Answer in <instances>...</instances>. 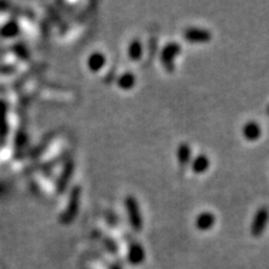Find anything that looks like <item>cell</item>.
Instances as JSON below:
<instances>
[{"mask_svg": "<svg viewBox=\"0 0 269 269\" xmlns=\"http://www.w3.org/2000/svg\"><path fill=\"white\" fill-rule=\"evenodd\" d=\"M106 65V56L100 52H94L88 57V68L92 72H98Z\"/></svg>", "mask_w": 269, "mask_h": 269, "instance_id": "obj_11", "label": "cell"}, {"mask_svg": "<svg viewBox=\"0 0 269 269\" xmlns=\"http://www.w3.org/2000/svg\"><path fill=\"white\" fill-rule=\"evenodd\" d=\"M210 165H211V161H210L209 156L200 154L195 156L194 158L191 160V169L194 174H203L209 170Z\"/></svg>", "mask_w": 269, "mask_h": 269, "instance_id": "obj_7", "label": "cell"}, {"mask_svg": "<svg viewBox=\"0 0 269 269\" xmlns=\"http://www.w3.org/2000/svg\"><path fill=\"white\" fill-rule=\"evenodd\" d=\"M145 258V251L143 247L139 244H132L129 247V252H128V259L132 265H138L141 263Z\"/></svg>", "mask_w": 269, "mask_h": 269, "instance_id": "obj_12", "label": "cell"}, {"mask_svg": "<svg viewBox=\"0 0 269 269\" xmlns=\"http://www.w3.org/2000/svg\"><path fill=\"white\" fill-rule=\"evenodd\" d=\"M117 84L122 90H130L136 85V77L130 72H126L120 75L117 81Z\"/></svg>", "mask_w": 269, "mask_h": 269, "instance_id": "obj_14", "label": "cell"}, {"mask_svg": "<svg viewBox=\"0 0 269 269\" xmlns=\"http://www.w3.org/2000/svg\"><path fill=\"white\" fill-rule=\"evenodd\" d=\"M176 157L181 167H186L191 164L192 160V148L188 144L182 143L176 149Z\"/></svg>", "mask_w": 269, "mask_h": 269, "instance_id": "obj_8", "label": "cell"}, {"mask_svg": "<svg viewBox=\"0 0 269 269\" xmlns=\"http://www.w3.org/2000/svg\"><path fill=\"white\" fill-rule=\"evenodd\" d=\"M184 40L186 42L200 44V43H209L212 40L211 31L203 28H187L184 31Z\"/></svg>", "mask_w": 269, "mask_h": 269, "instance_id": "obj_5", "label": "cell"}, {"mask_svg": "<svg viewBox=\"0 0 269 269\" xmlns=\"http://www.w3.org/2000/svg\"><path fill=\"white\" fill-rule=\"evenodd\" d=\"M73 172H74V163L73 160H69L66 161V164L64 165V169L62 174L60 176V179H58V183H57V190L60 193L65 191V188L69 184L70 179H71V176L73 175Z\"/></svg>", "mask_w": 269, "mask_h": 269, "instance_id": "obj_9", "label": "cell"}, {"mask_svg": "<svg viewBox=\"0 0 269 269\" xmlns=\"http://www.w3.org/2000/svg\"><path fill=\"white\" fill-rule=\"evenodd\" d=\"M80 197H81V188L79 186H74L69 197L68 208L65 210V212H64L61 217L62 224L71 223L73 220L77 218V214L79 212Z\"/></svg>", "mask_w": 269, "mask_h": 269, "instance_id": "obj_3", "label": "cell"}, {"mask_svg": "<svg viewBox=\"0 0 269 269\" xmlns=\"http://www.w3.org/2000/svg\"><path fill=\"white\" fill-rule=\"evenodd\" d=\"M268 112H269V109H268Z\"/></svg>", "mask_w": 269, "mask_h": 269, "instance_id": "obj_18", "label": "cell"}, {"mask_svg": "<svg viewBox=\"0 0 269 269\" xmlns=\"http://www.w3.org/2000/svg\"><path fill=\"white\" fill-rule=\"evenodd\" d=\"M6 106L3 102H0V133H3L2 136H5V133L7 131L6 126Z\"/></svg>", "mask_w": 269, "mask_h": 269, "instance_id": "obj_16", "label": "cell"}, {"mask_svg": "<svg viewBox=\"0 0 269 269\" xmlns=\"http://www.w3.org/2000/svg\"><path fill=\"white\" fill-rule=\"evenodd\" d=\"M182 52V47L176 42H171L167 43L163 50L160 52V62L163 64L164 69L169 73L174 72L175 70V60L176 57L180 55Z\"/></svg>", "mask_w": 269, "mask_h": 269, "instance_id": "obj_1", "label": "cell"}, {"mask_svg": "<svg viewBox=\"0 0 269 269\" xmlns=\"http://www.w3.org/2000/svg\"><path fill=\"white\" fill-rule=\"evenodd\" d=\"M125 207L128 213L129 222L134 231H141L143 228V219L141 213V208L137 198L132 195H128L125 198Z\"/></svg>", "mask_w": 269, "mask_h": 269, "instance_id": "obj_2", "label": "cell"}, {"mask_svg": "<svg viewBox=\"0 0 269 269\" xmlns=\"http://www.w3.org/2000/svg\"><path fill=\"white\" fill-rule=\"evenodd\" d=\"M214 223H215L214 214L211 212H208V211L201 212L195 219V227L198 230H202V231L211 229L214 225Z\"/></svg>", "mask_w": 269, "mask_h": 269, "instance_id": "obj_10", "label": "cell"}, {"mask_svg": "<svg viewBox=\"0 0 269 269\" xmlns=\"http://www.w3.org/2000/svg\"><path fill=\"white\" fill-rule=\"evenodd\" d=\"M261 127L259 123L255 120H250L246 122L242 127V134L249 142L258 141L261 137Z\"/></svg>", "mask_w": 269, "mask_h": 269, "instance_id": "obj_6", "label": "cell"}, {"mask_svg": "<svg viewBox=\"0 0 269 269\" xmlns=\"http://www.w3.org/2000/svg\"><path fill=\"white\" fill-rule=\"evenodd\" d=\"M269 220V210L265 207L260 208L255 214L251 224V233L255 237H259L262 234L263 230L266 229Z\"/></svg>", "mask_w": 269, "mask_h": 269, "instance_id": "obj_4", "label": "cell"}, {"mask_svg": "<svg viewBox=\"0 0 269 269\" xmlns=\"http://www.w3.org/2000/svg\"><path fill=\"white\" fill-rule=\"evenodd\" d=\"M19 31V28L17 24L15 21H9L6 25H4L3 29H2V34L4 37H14L16 34Z\"/></svg>", "mask_w": 269, "mask_h": 269, "instance_id": "obj_15", "label": "cell"}, {"mask_svg": "<svg viewBox=\"0 0 269 269\" xmlns=\"http://www.w3.org/2000/svg\"><path fill=\"white\" fill-rule=\"evenodd\" d=\"M110 269H121V268L119 266H118V265H114V266L110 267Z\"/></svg>", "mask_w": 269, "mask_h": 269, "instance_id": "obj_17", "label": "cell"}, {"mask_svg": "<svg viewBox=\"0 0 269 269\" xmlns=\"http://www.w3.org/2000/svg\"><path fill=\"white\" fill-rule=\"evenodd\" d=\"M143 44L139 40H132L128 47V56L131 61H139L143 56Z\"/></svg>", "mask_w": 269, "mask_h": 269, "instance_id": "obj_13", "label": "cell"}]
</instances>
